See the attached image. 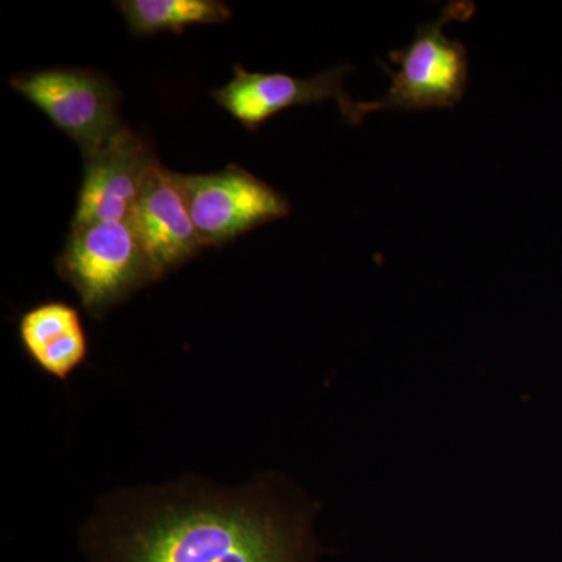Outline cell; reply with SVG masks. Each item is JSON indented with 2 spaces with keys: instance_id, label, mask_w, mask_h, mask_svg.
Here are the masks:
<instances>
[{
  "instance_id": "1",
  "label": "cell",
  "mask_w": 562,
  "mask_h": 562,
  "mask_svg": "<svg viewBox=\"0 0 562 562\" xmlns=\"http://www.w3.org/2000/svg\"><path fill=\"white\" fill-rule=\"evenodd\" d=\"M319 503L286 476L190 479L111 495L83 531L90 562H319Z\"/></svg>"
},
{
  "instance_id": "2",
  "label": "cell",
  "mask_w": 562,
  "mask_h": 562,
  "mask_svg": "<svg viewBox=\"0 0 562 562\" xmlns=\"http://www.w3.org/2000/svg\"><path fill=\"white\" fill-rule=\"evenodd\" d=\"M57 272L79 294L94 319L131 297L157 276L128 222L70 227Z\"/></svg>"
},
{
  "instance_id": "3",
  "label": "cell",
  "mask_w": 562,
  "mask_h": 562,
  "mask_svg": "<svg viewBox=\"0 0 562 562\" xmlns=\"http://www.w3.org/2000/svg\"><path fill=\"white\" fill-rule=\"evenodd\" d=\"M475 11L472 2H450L438 20L425 22L403 50H392L397 65L391 87L379 101L366 102V113L376 110L453 109L461 102L469 81V57L461 41L443 32L449 22L468 21Z\"/></svg>"
},
{
  "instance_id": "4",
  "label": "cell",
  "mask_w": 562,
  "mask_h": 562,
  "mask_svg": "<svg viewBox=\"0 0 562 562\" xmlns=\"http://www.w3.org/2000/svg\"><path fill=\"white\" fill-rule=\"evenodd\" d=\"M10 87L68 135L83 157L101 149L125 127L120 88L98 70H32L11 77Z\"/></svg>"
},
{
  "instance_id": "5",
  "label": "cell",
  "mask_w": 562,
  "mask_h": 562,
  "mask_svg": "<svg viewBox=\"0 0 562 562\" xmlns=\"http://www.w3.org/2000/svg\"><path fill=\"white\" fill-rule=\"evenodd\" d=\"M203 246H224L244 233L290 216L291 203L254 173L227 166L220 172L179 173Z\"/></svg>"
},
{
  "instance_id": "6",
  "label": "cell",
  "mask_w": 562,
  "mask_h": 562,
  "mask_svg": "<svg viewBox=\"0 0 562 562\" xmlns=\"http://www.w3.org/2000/svg\"><path fill=\"white\" fill-rule=\"evenodd\" d=\"M350 69L341 65L312 79H299L280 72H250L243 66H235V77L213 91V98L250 132H257L281 111L327 101H335L344 120L357 125L368 113L366 102L353 101L344 88Z\"/></svg>"
},
{
  "instance_id": "7",
  "label": "cell",
  "mask_w": 562,
  "mask_h": 562,
  "mask_svg": "<svg viewBox=\"0 0 562 562\" xmlns=\"http://www.w3.org/2000/svg\"><path fill=\"white\" fill-rule=\"evenodd\" d=\"M157 161L146 136L125 125L101 149L83 157V179L70 227L127 222Z\"/></svg>"
},
{
  "instance_id": "8",
  "label": "cell",
  "mask_w": 562,
  "mask_h": 562,
  "mask_svg": "<svg viewBox=\"0 0 562 562\" xmlns=\"http://www.w3.org/2000/svg\"><path fill=\"white\" fill-rule=\"evenodd\" d=\"M127 222L157 280L205 249L192 222L179 173L169 171L160 161L151 168Z\"/></svg>"
},
{
  "instance_id": "9",
  "label": "cell",
  "mask_w": 562,
  "mask_h": 562,
  "mask_svg": "<svg viewBox=\"0 0 562 562\" xmlns=\"http://www.w3.org/2000/svg\"><path fill=\"white\" fill-rule=\"evenodd\" d=\"M20 342L41 372L68 382L90 355L87 330L76 306L54 301L32 306L22 314Z\"/></svg>"
},
{
  "instance_id": "10",
  "label": "cell",
  "mask_w": 562,
  "mask_h": 562,
  "mask_svg": "<svg viewBox=\"0 0 562 562\" xmlns=\"http://www.w3.org/2000/svg\"><path fill=\"white\" fill-rule=\"evenodd\" d=\"M133 35L183 33L190 25L221 24L231 20V7L220 0H122L116 3Z\"/></svg>"
}]
</instances>
